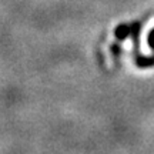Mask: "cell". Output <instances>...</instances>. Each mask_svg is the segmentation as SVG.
<instances>
[{"label": "cell", "instance_id": "obj_1", "mask_svg": "<svg viewBox=\"0 0 154 154\" xmlns=\"http://www.w3.org/2000/svg\"><path fill=\"white\" fill-rule=\"evenodd\" d=\"M130 32H131V26L130 24H119L114 30L116 38L117 40H126L130 36Z\"/></svg>", "mask_w": 154, "mask_h": 154}, {"label": "cell", "instance_id": "obj_2", "mask_svg": "<svg viewBox=\"0 0 154 154\" xmlns=\"http://www.w3.org/2000/svg\"><path fill=\"white\" fill-rule=\"evenodd\" d=\"M136 64L141 69H147V67L154 66V56H140L136 54Z\"/></svg>", "mask_w": 154, "mask_h": 154}, {"label": "cell", "instance_id": "obj_3", "mask_svg": "<svg viewBox=\"0 0 154 154\" xmlns=\"http://www.w3.org/2000/svg\"><path fill=\"white\" fill-rule=\"evenodd\" d=\"M131 26V32H130V36H131L133 42H134V50L137 53L138 50V36H140V30H141V24L140 22H134L130 24Z\"/></svg>", "mask_w": 154, "mask_h": 154}, {"label": "cell", "instance_id": "obj_4", "mask_svg": "<svg viewBox=\"0 0 154 154\" xmlns=\"http://www.w3.org/2000/svg\"><path fill=\"white\" fill-rule=\"evenodd\" d=\"M147 42H149V46H150V49L154 50V29L151 30L149 33V37H147Z\"/></svg>", "mask_w": 154, "mask_h": 154}, {"label": "cell", "instance_id": "obj_5", "mask_svg": "<svg viewBox=\"0 0 154 154\" xmlns=\"http://www.w3.org/2000/svg\"><path fill=\"white\" fill-rule=\"evenodd\" d=\"M111 50H113L114 56H120L121 54V49H120L119 44H113V46H111Z\"/></svg>", "mask_w": 154, "mask_h": 154}]
</instances>
